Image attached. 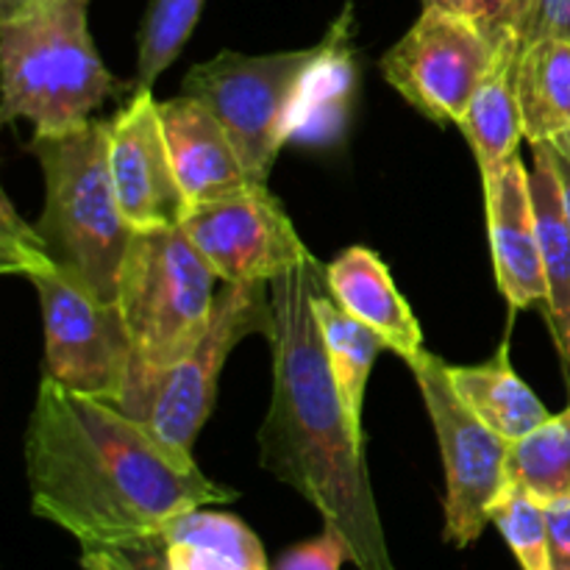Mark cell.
<instances>
[{"label":"cell","instance_id":"1","mask_svg":"<svg viewBox=\"0 0 570 570\" xmlns=\"http://www.w3.org/2000/svg\"><path fill=\"white\" fill-rule=\"evenodd\" d=\"M31 510L81 549L145 551L184 512L228 504L237 490L181 465L117 404L42 376L26 429Z\"/></svg>","mask_w":570,"mask_h":570},{"label":"cell","instance_id":"2","mask_svg":"<svg viewBox=\"0 0 570 570\" xmlns=\"http://www.w3.org/2000/svg\"><path fill=\"white\" fill-rule=\"evenodd\" d=\"M326 267L312 254L271 282L273 348L271 410L259 429V462L304 495L340 534L356 570H399L390 554L362 432L351 426L315 317V293Z\"/></svg>","mask_w":570,"mask_h":570},{"label":"cell","instance_id":"3","mask_svg":"<svg viewBox=\"0 0 570 570\" xmlns=\"http://www.w3.org/2000/svg\"><path fill=\"white\" fill-rule=\"evenodd\" d=\"M87 14L89 0H39L0 20L3 122L28 120L33 134L67 131L131 89L106 70Z\"/></svg>","mask_w":570,"mask_h":570},{"label":"cell","instance_id":"4","mask_svg":"<svg viewBox=\"0 0 570 570\" xmlns=\"http://www.w3.org/2000/svg\"><path fill=\"white\" fill-rule=\"evenodd\" d=\"M109 126L111 120L92 117L67 131L33 134L28 150L45 176L37 223L45 248L89 293L117 304V276L134 228L111 181Z\"/></svg>","mask_w":570,"mask_h":570},{"label":"cell","instance_id":"5","mask_svg":"<svg viewBox=\"0 0 570 570\" xmlns=\"http://www.w3.org/2000/svg\"><path fill=\"white\" fill-rule=\"evenodd\" d=\"M0 271L22 276L39 295L45 326V373L76 393L120 404L134 351L117 304L100 301L61 271L45 248L37 226H28L3 195Z\"/></svg>","mask_w":570,"mask_h":570},{"label":"cell","instance_id":"6","mask_svg":"<svg viewBox=\"0 0 570 570\" xmlns=\"http://www.w3.org/2000/svg\"><path fill=\"white\" fill-rule=\"evenodd\" d=\"M217 276L181 226L134 232L117 276V309L131 340V376L181 362L206 334Z\"/></svg>","mask_w":570,"mask_h":570},{"label":"cell","instance_id":"7","mask_svg":"<svg viewBox=\"0 0 570 570\" xmlns=\"http://www.w3.org/2000/svg\"><path fill=\"white\" fill-rule=\"evenodd\" d=\"M273 321L271 284H226L200 343L161 373L131 376L117 406L142 423L156 443L181 465H195L193 445L209 421L217 399V379L228 354L250 334H267Z\"/></svg>","mask_w":570,"mask_h":570},{"label":"cell","instance_id":"8","mask_svg":"<svg viewBox=\"0 0 570 570\" xmlns=\"http://www.w3.org/2000/svg\"><path fill=\"white\" fill-rule=\"evenodd\" d=\"M321 56L323 42L265 56L223 50L187 72L184 95L200 100L223 122L245 170L267 184L278 150L298 128Z\"/></svg>","mask_w":570,"mask_h":570},{"label":"cell","instance_id":"9","mask_svg":"<svg viewBox=\"0 0 570 570\" xmlns=\"http://www.w3.org/2000/svg\"><path fill=\"white\" fill-rule=\"evenodd\" d=\"M423 395L445 471V529L443 538L454 549H468L482 538L493 510L510 490V440L479 421L456 395L449 365L423 348L410 362Z\"/></svg>","mask_w":570,"mask_h":570},{"label":"cell","instance_id":"10","mask_svg":"<svg viewBox=\"0 0 570 570\" xmlns=\"http://www.w3.org/2000/svg\"><path fill=\"white\" fill-rule=\"evenodd\" d=\"M493 67L495 53L476 22L440 6H423L415 26L382 56L384 81L440 126L465 120Z\"/></svg>","mask_w":570,"mask_h":570},{"label":"cell","instance_id":"11","mask_svg":"<svg viewBox=\"0 0 570 570\" xmlns=\"http://www.w3.org/2000/svg\"><path fill=\"white\" fill-rule=\"evenodd\" d=\"M178 226L223 284H271L312 256L282 200L262 181L189 206Z\"/></svg>","mask_w":570,"mask_h":570},{"label":"cell","instance_id":"12","mask_svg":"<svg viewBox=\"0 0 570 570\" xmlns=\"http://www.w3.org/2000/svg\"><path fill=\"white\" fill-rule=\"evenodd\" d=\"M109 167L120 209L134 232L181 223L187 198L173 173L159 100L148 87L134 89L131 100L111 117Z\"/></svg>","mask_w":570,"mask_h":570},{"label":"cell","instance_id":"13","mask_svg":"<svg viewBox=\"0 0 570 570\" xmlns=\"http://www.w3.org/2000/svg\"><path fill=\"white\" fill-rule=\"evenodd\" d=\"M484 209H488L495 282L507 304L515 312L540 304L546 306L549 282H546L538 226H534L529 170L518 154L507 161L499 181L484 189Z\"/></svg>","mask_w":570,"mask_h":570},{"label":"cell","instance_id":"14","mask_svg":"<svg viewBox=\"0 0 570 570\" xmlns=\"http://www.w3.org/2000/svg\"><path fill=\"white\" fill-rule=\"evenodd\" d=\"M159 115L187 209L228 198L256 184L223 122L200 100L184 92L181 98L159 100Z\"/></svg>","mask_w":570,"mask_h":570},{"label":"cell","instance_id":"15","mask_svg":"<svg viewBox=\"0 0 570 570\" xmlns=\"http://www.w3.org/2000/svg\"><path fill=\"white\" fill-rule=\"evenodd\" d=\"M326 284L332 298L348 315L379 334L399 360L410 365L423 351V332L410 304L395 287L382 256L371 248H345L326 265Z\"/></svg>","mask_w":570,"mask_h":570},{"label":"cell","instance_id":"16","mask_svg":"<svg viewBox=\"0 0 570 570\" xmlns=\"http://www.w3.org/2000/svg\"><path fill=\"white\" fill-rule=\"evenodd\" d=\"M159 570H271L254 529L215 510L184 512L159 538Z\"/></svg>","mask_w":570,"mask_h":570},{"label":"cell","instance_id":"17","mask_svg":"<svg viewBox=\"0 0 570 570\" xmlns=\"http://www.w3.org/2000/svg\"><path fill=\"white\" fill-rule=\"evenodd\" d=\"M449 379L468 410L495 434L515 443L549 421V410L534 390L515 373L510 343H501L493 360L482 365H449Z\"/></svg>","mask_w":570,"mask_h":570},{"label":"cell","instance_id":"18","mask_svg":"<svg viewBox=\"0 0 570 570\" xmlns=\"http://www.w3.org/2000/svg\"><path fill=\"white\" fill-rule=\"evenodd\" d=\"M532 150L534 165L529 170V193H532L540 256H543L546 282H549L546 321L554 334L557 351L566 356L570 332V223L549 148L538 142L532 145Z\"/></svg>","mask_w":570,"mask_h":570},{"label":"cell","instance_id":"19","mask_svg":"<svg viewBox=\"0 0 570 570\" xmlns=\"http://www.w3.org/2000/svg\"><path fill=\"white\" fill-rule=\"evenodd\" d=\"M515 70L518 61H495L490 76L473 95L465 120L460 122V131L465 134L476 154L484 189L499 181L507 161L518 154L521 139H527L521 104H518Z\"/></svg>","mask_w":570,"mask_h":570},{"label":"cell","instance_id":"20","mask_svg":"<svg viewBox=\"0 0 570 570\" xmlns=\"http://www.w3.org/2000/svg\"><path fill=\"white\" fill-rule=\"evenodd\" d=\"M315 317L317 326H321L328 367H332L334 387L340 393V404H343L351 426L362 432V404H365L367 379H371L373 362L382 351H387V345L373 328L348 315L332 298L326 282L315 293Z\"/></svg>","mask_w":570,"mask_h":570},{"label":"cell","instance_id":"21","mask_svg":"<svg viewBox=\"0 0 570 570\" xmlns=\"http://www.w3.org/2000/svg\"><path fill=\"white\" fill-rule=\"evenodd\" d=\"M518 104L529 145L570 131V42L549 39L518 56Z\"/></svg>","mask_w":570,"mask_h":570},{"label":"cell","instance_id":"22","mask_svg":"<svg viewBox=\"0 0 570 570\" xmlns=\"http://www.w3.org/2000/svg\"><path fill=\"white\" fill-rule=\"evenodd\" d=\"M507 473L546 510L570 504V406L510 445Z\"/></svg>","mask_w":570,"mask_h":570},{"label":"cell","instance_id":"23","mask_svg":"<svg viewBox=\"0 0 570 570\" xmlns=\"http://www.w3.org/2000/svg\"><path fill=\"white\" fill-rule=\"evenodd\" d=\"M206 0H150L137 33V87H154L193 37Z\"/></svg>","mask_w":570,"mask_h":570},{"label":"cell","instance_id":"24","mask_svg":"<svg viewBox=\"0 0 570 570\" xmlns=\"http://www.w3.org/2000/svg\"><path fill=\"white\" fill-rule=\"evenodd\" d=\"M493 523L521 570H554L546 507L510 484L504 499L495 504Z\"/></svg>","mask_w":570,"mask_h":570},{"label":"cell","instance_id":"25","mask_svg":"<svg viewBox=\"0 0 570 570\" xmlns=\"http://www.w3.org/2000/svg\"><path fill=\"white\" fill-rule=\"evenodd\" d=\"M538 0H471L468 17L493 48L495 61H518L523 28Z\"/></svg>","mask_w":570,"mask_h":570},{"label":"cell","instance_id":"26","mask_svg":"<svg viewBox=\"0 0 570 570\" xmlns=\"http://www.w3.org/2000/svg\"><path fill=\"white\" fill-rule=\"evenodd\" d=\"M345 562L351 560L343 538L323 527L317 538L304 540V543L284 551L273 570H343Z\"/></svg>","mask_w":570,"mask_h":570},{"label":"cell","instance_id":"27","mask_svg":"<svg viewBox=\"0 0 570 570\" xmlns=\"http://www.w3.org/2000/svg\"><path fill=\"white\" fill-rule=\"evenodd\" d=\"M549 39H566L570 42V0H538L529 17L527 28H523L521 50L538 42H549Z\"/></svg>","mask_w":570,"mask_h":570},{"label":"cell","instance_id":"28","mask_svg":"<svg viewBox=\"0 0 570 570\" xmlns=\"http://www.w3.org/2000/svg\"><path fill=\"white\" fill-rule=\"evenodd\" d=\"M83 570H159V546L145 551L120 549H83Z\"/></svg>","mask_w":570,"mask_h":570},{"label":"cell","instance_id":"29","mask_svg":"<svg viewBox=\"0 0 570 570\" xmlns=\"http://www.w3.org/2000/svg\"><path fill=\"white\" fill-rule=\"evenodd\" d=\"M546 521H549L554 570H570V504L549 507L546 510Z\"/></svg>","mask_w":570,"mask_h":570},{"label":"cell","instance_id":"30","mask_svg":"<svg viewBox=\"0 0 570 570\" xmlns=\"http://www.w3.org/2000/svg\"><path fill=\"white\" fill-rule=\"evenodd\" d=\"M549 148L551 161H554L557 178H560V189H562V204H566V215L570 223V131L560 134L551 142H543Z\"/></svg>","mask_w":570,"mask_h":570},{"label":"cell","instance_id":"31","mask_svg":"<svg viewBox=\"0 0 570 570\" xmlns=\"http://www.w3.org/2000/svg\"><path fill=\"white\" fill-rule=\"evenodd\" d=\"M423 6H440V9L460 11V14H468V6L471 0H423Z\"/></svg>","mask_w":570,"mask_h":570},{"label":"cell","instance_id":"32","mask_svg":"<svg viewBox=\"0 0 570 570\" xmlns=\"http://www.w3.org/2000/svg\"><path fill=\"white\" fill-rule=\"evenodd\" d=\"M562 360H566V365H568V376H570V332H568V348H566V356H562Z\"/></svg>","mask_w":570,"mask_h":570}]
</instances>
